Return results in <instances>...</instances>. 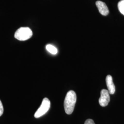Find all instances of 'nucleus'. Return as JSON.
Segmentation results:
<instances>
[{
    "label": "nucleus",
    "mask_w": 124,
    "mask_h": 124,
    "mask_svg": "<svg viewBox=\"0 0 124 124\" xmlns=\"http://www.w3.org/2000/svg\"><path fill=\"white\" fill-rule=\"evenodd\" d=\"M106 82L109 93L110 94H114L115 93V85L114 84L113 78L111 75H108L107 76L106 78Z\"/></svg>",
    "instance_id": "6"
},
{
    "label": "nucleus",
    "mask_w": 124,
    "mask_h": 124,
    "mask_svg": "<svg viewBox=\"0 0 124 124\" xmlns=\"http://www.w3.org/2000/svg\"><path fill=\"white\" fill-rule=\"evenodd\" d=\"M4 112V108L3 106L2 105V103L0 100V116L2 115Z\"/></svg>",
    "instance_id": "9"
},
{
    "label": "nucleus",
    "mask_w": 124,
    "mask_h": 124,
    "mask_svg": "<svg viewBox=\"0 0 124 124\" xmlns=\"http://www.w3.org/2000/svg\"><path fill=\"white\" fill-rule=\"evenodd\" d=\"M33 35V32L29 27H21L16 31L14 37L17 40L24 41L30 39Z\"/></svg>",
    "instance_id": "2"
},
{
    "label": "nucleus",
    "mask_w": 124,
    "mask_h": 124,
    "mask_svg": "<svg viewBox=\"0 0 124 124\" xmlns=\"http://www.w3.org/2000/svg\"><path fill=\"white\" fill-rule=\"evenodd\" d=\"M76 95L72 90L67 93L64 101V108L65 113L68 115H71L74 111L76 102Z\"/></svg>",
    "instance_id": "1"
},
{
    "label": "nucleus",
    "mask_w": 124,
    "mask_h": 124,
    "mask_svg": "<svg viewBox=\"0 0 124 124\" xmlns=\"http://www.w3.org/2000/svg\"><path fill=\"white\" fill-rule=\"evenodd\" d=\"M51 106V102L47 98H44L40 108L37 109L35 115L34 117L36 118H39L42 116L46 114L49 110Z\"/></svg>",
    "instance_id": "3"
},
{
    "label": "nucleus",
    "mask_w": 124,
    "mask_h": 124,
    "mask_svg": "<svg viewBox=\"0 0 124 124\" xmlns=\"http://www.w3.org/2000/svg\"><path fill=\"white\" fill-rule=\"evenodd\" d=\"M46 50L51 54L55 55L58 53V49L57 48L53 46V45L51 44H48L46 46Z\"/></svg>",
    "instance_id": "7"
},
{
    "label": "nucleus",
    "mask_w": 124,
    "mask_h": 124,
    "mask_svg": "<svg viewBox=\"0 0 124 124\" xmlns=\"http://www.w3.org/2000/svg\"><path fill=\"white\" fill-rule=\"evenodd\" d=\"M118 8L120 13L124 16V0H121L119 2Z\"/></svg>",
    "instance_id": "8"
},
{
    "label": "nucleus",
    "mask_w": 124,
    "mask_h": 124,
    "mask_svg": "<svg viewBox=\"0 0 124 124\" xmlns=\"http://www.w3.org/2000/svg\"><path fill=\"white\" fill-rule=\"evenodd\" d=\"M110 101V96L108 91L102 89L101 92V96L99 99V103L102 107L107 106Z\"/></svg>",
    "instance_id": "4"
},
{
    "label": "nucleus",
    "mask_w": 124,
    "mask_h": 124,
    "mask_svg": "<svg viewBox=\"0 0 124 124\" xmlns=\"http://www.w3.org/2000/svg\"><path fill=\"white\" fill-rule=\"evenodd\" d=\"M96 5L98 8L99 12L103 16H107L109 13V10L106 4L100 0H98L96 2Z\"/></svg>",
    "instance_id": "5"
},
{
    "label": "nucleus",
    "mask_w": 124,
    "mask_h": 124,
    "mask_svg": "<svg viewBox=\"0 0 124 124\" xmlns=\"http://www.w3.org/2000/svg\"><path fill=\"white\" fill-rule=\"evenodd\" d=\"M84 124H95L93 120L92 119H87L85 121Z\"/></svg>",
    "instance_id": "10"
}]
</instances>
